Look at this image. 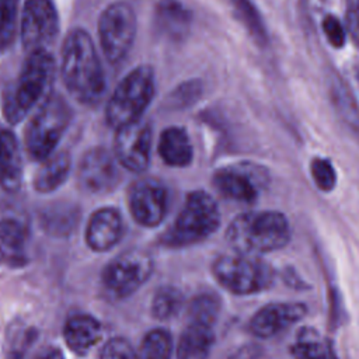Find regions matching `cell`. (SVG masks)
<instances>
[{
	"instance_id": "15",
	"label": "cell",
	"mask_w": 359,
	"mask_h": 359,
	"mask_svg": "<svg viewBox=\"0 0 359 359\" xmlns=\"http://www.w3.org/2000/svg\"><path fill=\"white\" fill-rule=\"evenodd\" d=\"M306 314V306L300 303H272L258 310L251 321L250 331L261 338L273 337Z\"/></svg>"
},
{
	"instance_id": "38",
	"label": "cell",
	"mask_w": 359,
	"mask_h": 359,
	"mask_svg": "<svg viewBox=\"0 0 359 359\" xmlns=\"http://www.w3.org/2000/svg\"><path fill=\"white\" fill-rule=\"evenodd\" d=\"M36 359H63V356L56 349H48V351L42 352Z\"/></svg>"
},
{
	"instance_id": "25",
	"label": "cell",
	"mask_w": 359,
	"mask_h": 359,
	"mask_svg": "<svg viewBox=\"0 0 359 359\" xmlns=\"http://www.w3.org/2000/svg\"><path fill=\"white\" fill-rule=\"evenodd\" d=\"M35 338V330L22 321L10 324L4 338V352L7 359H21Z\"/></svg>"
},
{
	"instance_id": "14",
	"label": "cell",
	"mask_w": 359,
	"mask_h": 359,
	"mask_svg": "<svg viewBox=\"0 0 359 359\" xmlns=\"http://www.w3.org/2000/svg\"><path fill=\"white\" fill-rule=\"evenodd\" d=\"M261 174L252 164H238L224 167L215 172L213 184L216 189L226 198L238 202H252L258 194V182Z\"/></svg>"
},
{
	"instance_id": "34",
	"label": "cell",
	"mask_w": 359,
	"mask_h": 359,
	"mask_svg": "<svg viewBox=\"0 0 359 359\" xmlns=\"http://www.w3.org/2000/svg\"><path fill=\"white\" fill-rule=\"evenodd\" d=\"M321 28L327 41L334 48H342L346 42V28L341 20L334 14H325L321 18Z\"/></svg>"
},
{
	"instance_id": "4",
	"label": "cell",
	"mask_w": 359,
	"mask_h": 359,
	"mask_svg": "<svg viewBox=\"0 0 359 359\" xmlns=\"http://www.w3.org/2000/svg\"><path fill=\"white\" fill-rule=\"evenodd\" d=\"M156 90L154 72L142 65L129 72L115 88L107 105V121L115 129L142 118Z\"/></svg>"
},
{
	"instance_id": "7",
	"label": "cell",
	"mask_w": 359,
	"mask_h": 359,
	"mask_svg": "<svg viewBox=\"0 0 359 359\" xmlns=\"http://www.w3.org/2000/svg\"><path fill=\"white\" fill-rule=\"evenodd\" d=\"M220 223V212L215 199L203 191L188 195L174 226L165 233L164 243L180 247L202 241Z\"/></svg>"
},
{
	"instance_id": "10",
	"label": "cell",
	"mask_w": 359,
	"mask_h": 359,
	"mask_svg": "<svg viewBox=\"0 0 359 359\" xmlns=\"http://www.w3.org/2000/svg\"><path fill=\"white\" fill-rule=\"evenodd\" d=\"M57 34V14L50 0H27L21 17V38L25 50L46 49Z\"/></svg>"
},
{
	"instance_id": "12",
	"label": "cell",
	"mask_w": 359,
	"mask_h": 359,
	"mask_svg": "<svg viewBox=\"0 0 359 359\" xmlns=\"http://www.w3.org/2000/svg\"><path fill=\"white\" fill-rule=\"evenodd\" d=\"M129 209L133 219L146 227L157 226L167 212V191L153 178L136 181L129 192Z\"/></svg>"
},
{
	"instance_id": "16",
	"label": "cell",
	"mask_w": 359,
	"mask_h": 359,
	"mask_svg": "<svg viewBox=\"0 0 359 359\" xmlns=\"http://www.w3.org/2000/svg\"><path fill=\"white\" fill-rule=\"evenodd\" d=\"M154 25L163 36L171 41H182L189 34L192 13L181 0H158L154 11Z\"/></svg>"
},
{
	"instance_id": "21",
	"label": "cell",
	"mask_w": 359,
	"mask_h": 359,
	"mask_svg": "<svg viewBox=\"0 0 359 359\" xmlns=\"http://www.w3.org/2000/svg\"><path fill=\"white\" fill-rule=\"evenodd\" d=\"M213 339L210 325L189 323L178 339L177 359H206Z\"/></svg>"
},
{
	"instance_id": "19",
	"label": "cell",
	"mask_w": 359,
	"mask_h": 359,
	"mask_svg": "<svg viewBox=\"0 0 359 359\" xmlns=\"http://www.w3.org/2000/svg\"><path fill=\"white\" fill-rule=\"evenodd\" d=\"M65 341L76 355H84L101 339L100 323L88 314H77L67 320L65 325Z\"/></svg>"
},
{
	"instance_id": "37",
	"label": "cell",
	"mask_w": 359,
	"mask_h": 359,
	"mask_svg": "<svg viewBox=\"0 0 359 359\" xmlns=\"http://www.w3.org/2000/svg\"><path fill=\"white\" fill-rule=\"evenodd\" d=\"M302 4L310 18H316L318 11L323 10L324 0H302Z\"/></svg>"
},
{
	"instance_id": "23",
	"label": "cell",
	"mask_w": 359,
	"mask_h": 359,
	"mask_svg": "<svg viewBox=\"0 0 359 359\" xmlns=\"http://www.w3.org/2000/svg\"><path fill=\"white\" fill-rule=\"evenodd\" d=\"M70 171V156L66 151H59L45 158V163L38 170L34 187L38 192L46 194L57 189Z\"/></svg>"
},
{
	"instance_id": "8",
	"label": "cell",
	"mask_w": 359,
	"mask_h": 359,
	"mask_svg": "<svg viewBox=\"0 0 359 359\" xmlns=\"http://www.w3.org/2000/svg\"><path fill=\"white\" fill-rule=\"evenodd\" d=\"M104 55L112 63L122 60L132 48L136 35V17L132 7L116 1L107 7L98 24Z\"/></svg>"
},
{
	"instance_id": "20",
	"label": "cell",
	"mask_w": 359,
	"mask_h": 359,
	"mask_svg": "<svg viewBox=\"0 0 359 359\" xmlns=\"http://www.w3.org/2000/svg\"><path fill=\"white\" fill-rule=\"evenodd\" d=\"M160 157L174 167H185L192 161V144L184 128L170 126L164 129L158 140Z\"/></svg>"
},
{
	"instance_id": "11",
	"label": "cell",
	"mask_w": 359,
	"mask_h": 359,
	"mask_svg": "<svg viewBox=\"0 0 359 359\" xmlns=\"http://www.w3.org/2000/svg\"><path fill=\"white\" fill-rule=\"evenodd\" d=\"M151 147L150 125L142 118L116 129L115 156L119 163L135 172L147 168Z\"/></svg>"
},
{
	"instance_id": "3",
	"label": "cell",
	"mask_w": 359,
	"mask_h": 359,
	"mask_svg": "<svg viewBox=\"0 0 359 359\" xmlns=\"http://www.w3.org/2000/svg\"><path fill=\"white\" fill-rule=\"evenodd\" d=\"M55 77V60L46 49L29 52L15 86L7 91L3 112L10 123H18L32 107L49 95Z\"/></svg>"
},
{
	"instance_id": "31",
	"label": "cell",
	"mask_w": 359,
	"mask_h": 359,
	"mask_svg": "<svg viewBox=\"0 0 359 359\" xmlns=\"http://www.w3.org/2000/svg\"><path fill=\"white\" fill-rule=\"evenodd\" d=\"M203 93V84L198 79H191L187 81L180 83L171 93L170 101L172 105L184 108L189 107L195 101L199 100V97Z\"/></svg>"
},
{
	"instance_id": "17",
	"label": "cell",
	"mask_w": 359,
	"mask_h": 359,
	"mask_svg": "<svg viewBox=\"0 0 359 359\" xmlns=\"http://www.w3.org/2000/svg\"><path fill=\"white\" fill-rule=\"evenodd\" d=\"M122 236V219L121 215L112 208H104L93 213L87 231V244L94 251L111 250L119 241Z\"/></svg>"
},
{
	"instance_id": "35",
	"label": "cell",
	"mask_w": 359,
	"mask_h": 359,
	"mask_svg": "<svg viewBox=\"0 0 359 359\" xmlns=\"http://www.w3.org/2000/svg\"><path fill=\"white\" fill-rule=\"evenodd\" d=\"M101 359H137V353L126 339L112 338L104 345Z\"/></svg>"
},
{
	"instance_id": "9",
	"label": "cell",
	"mask_w": 359,
	"mask_h": 359,
	"mask_svg": "<svg viewBox=\"0 0 359 359\" xmlns=\"http://www.w3.org/2000/svg\"><path fill=\"white\" fill-rule=\"evenodd\" d=\"M153 259L140 250L126 251L114 258L102 273L104 286L116 297H126L136 292L151 275Z\"/></svg>"
},
{
	"instance_id": "29",
	"label": "cell",
	"mask_w": 359,
	"mask_h": 359,
	"mask_svg": "<svg viewBox=\"0 0 359 359\" xmlns=\"http://www.w3.org/2000/svg\"><path fill=\"white\" fill-rule=\"evenodd\" d=\"M220 303L219 299L212 293H202L194 297L189 304V318L191 323H199L210 325L219 316Z\"/></svg>"
},
{
	"instance_id": "30",
	"label": "cell",
	"mask_w": 359,
	"mask_h": 359,
	"mask_svg": "<svg viewBox=\"0 0 359 359\" xmlns=\"http://www.w3.org/2000/svg\"><path fill=\"white\" fill-rule=\"evenodd\" d=\"M18 0H0V52L6 50L14 39Z\"/></svg>"
},
{
	"instance_id": "6",
	"label": "cell",
	"mask_w": 359,
	"mask_h": 359,
	"mask_svg": "<svg viewBox=\"0 0 359 359\" xmlns=\"http://www.w3.org/2000/svg\"><path fill=\"white\" fill-rule=\"evenodd\" d=\"M212 269L217 282L234 294L265 290L273 280V271L266 262L258 255L238 251L220 255Z\"/></svg>"
},
{
	"instance_id": "28",
	"label": "cell",
	"mask_w": 359,
	"mask_h": 359,
	"mask_svg": "<svg viewBox=\"0 0 359 359\" xmlns=\"http://www.w3.org/2000/svg\"><path fill=\"white\" fill-rule=\"evenodd\" d=\"M182 294L174 286H161L151 302V313L156 318L167 320L175 316L182 307Z\"/></svg>"
},
{
	"instance_id": "27",
	"label": "cell",
	"mask_w": 359,
	"mask_h": 359,
	"mask_svg": "<svg viewBox=\"0 0 359 359\" xmlns=\"http://www.w3.org/2000/svg\"><path fill=\"white\" fill-rule=\"evenodd\" d=\"M172 339L165 330H153L142 341L137 359H171Z\"/></svg>"
},
{
	"instance_id": "5",
	"label": "cell",
	"mask_w": 359,
	"mask_h": 359,
	"mask_svg": "<svg viewBox=\"0 0 359 359\" xmlns=\"http://www.w3.org/2000/svg\"><path fill=\"white\" fill-rule=\"evenodd\" d=\"M72 118V109L59 94H49L27 126L25 147L35 160L49 157Z\"/></svg>"
},
{
	"instance_id": "13",
	"label": "cell",
	"mask_w": 359,
	"mask_h": 359,
	"mask_svg": "<svg viewBox=\"0 0 359 359\" xmlns=\"http://www.w3.org/2000/svg\"><path fill=\"white\" fill-rule=\"evenodd\" d=\"M118 170L112 156L101 147L88 150L79 167V185L88 194H105L118 182Z\"/></svg>"
},
{
	"instance_id": "1",
	"label": "cell",
	"mask_w": 359,
	"mask_h": 359,
	"mask_svg": "<svg viewBox=\"0 0 359 359\" xmlns=\"http://www.w3.org/2000/svg\"><path fill=\"white\" fill-rule=\"evenodd\" d=\"M62 79L69 93L87 105L98 102L104 93L101 63L91 38L84 29H73L65 39Z\"/></svg>"
},
{
	"instance_id": "24",
	"label": "cell",
	"mask_w": 359,
	"mask_h": 359,
	"mask_svg": "<svg viewBox=\"0 0 359 359\" xmlns=\"http://www.w3.org/2000/svg\"><path fill=\"white\" fill-rule=\"evenodd\" d=\"M243 25L258 43H266L268 32L264 20L251 0H229Z\"/></svg>"
},
{
	"instance_id": "36",
	"label": "cell",
	"mask_w": 359,
	"mask_h": 359,
	"mask_svg": "<svg viewBox=\"0 0 359 359\" xmlns=\"http://www.w3.org/2000/svg\"><path fill=\"white\" fill-rule=\"evenodd\" d=\"M345 28L356 46H359V0H346Z\"/></svg>"
},
{
	"instance_id": "33",
	"label": "cell",
	"mask_w": 359,
	"mask_h": 359,
	"mask_svg": "<svg viewBox=\"0 0 359 359\" xmlns=\"http://www.w3.org/2000/svg\"><path fill=\"white\" fill-rule=\"evenodd\" d=\"M311 177L316 185L323 191H331L337 181L334 165L327 158H314L310 165Z\"/></svg>"
},
{
	"instance_id": "32",
	"label": "cell",
	"mask_w": 359,
	"mask_h": 359,
	"mask_svg": "<svg viewBox=\"0 0 359 359\" xmlns=\"http://www.w3.org/2000/svg\"><path fill=\"white\" fill-rule=\"evenodd\" d=\"M25 241V229L14 219L0 220V244L8 250H20Z\"/></svg>"
},
{
	"instance_id": "2",
	"label": "cell",
	"mask_w": 359,
	"mask_h": 359,
	"mask_svg": "<svg viewBox=\"0 0 359 359\" xmlns=\"http://www.w3.org/2000/svg\"><path fill=\"white\" fill-rule=\"evenodd\" d=\"M226 237L234 251L258 255L286 245L290 227L279 212H247L231 222Z\"/></svg>"
},
{
	"instance_id": "26",
	"label": "cell",
	"mask_w": 359,
	"mask_h": 359,
	"mask_svg": "<svg viewBox=\"0 0 359 359\" xmlns=\"http://www.w3.org/2000/svg\"><path fill=\"white\" fill-rule=\"evenodd\" d=\"M77 209L74 206H53L49 208L46 212H43L41 222L43 229L48 231L60 236V234H67L70 233L76 223H77Z\"/></svg>"
},
{
	"instance_id": "18",
	"label": "cell",
	"mask_w": 359,
	"mask_h": 359,
	"mask_svg": "<svg viewBox=\"0 0 359 359\" xmlns=\"http://www.w3.org/2000/svg\"><path fill=\"white\" fill-rule=\"evenodd\" d=\"M22 180V158L17 137L7 129H0V187L8 192L20 188Z\"/></svg>"
},
{
	"instance_id": "22",
	"label": "cell",
	"mask_w": 359,
	"mask_h": 359,
	"mask_svg": "<svg viewBox=\"0 0 359 359\" xmlns=\"http://www.w3.org/2000/svg\"><path fill=\"white\" fill-rule=\"evenodd\" d=\"M292 353L296 359H338L331 341L310 327L297 332Z\"/></svg>"
}]
</instances>
